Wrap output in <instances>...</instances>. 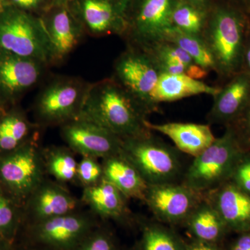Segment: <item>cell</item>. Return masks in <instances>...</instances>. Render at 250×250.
I'll use <instances>...</instances> for the list:
<instances>
[{"label": "cell", "mask_w": 250, "mask_h": 250, "mask_svg": "<svg viewBox=\"0 0 250 250\" xmlns=\"http://www.w3.org/2000/svg\"><path fill=\"white\" fill-rule=\"evenodd\" d=\"M205 195L182 182L148 185L144 202L154 217L167 224L184 223Z\"/></svg>", "instance_id": "10"}, {"label": "cell", "mask_w": 250, "mask_h": 250, "mask_svg": "<svg viewBox=\"0 0 250 250\" xmlns=\"http://www.w3.org/2000/svg\"><path fill=\"white\" fill-rule=\"evenodd\" d=\"M229 182L250 195V154L245 153L233 170Z\"/></svg>", "instance_id": "31"}, {"label": "cell", "mask_w": 250, "mask_h": 250, "mask_svg": "<svg viewBox=\"0 0 250 250\" xmlns=\"http://www.w3.org/2000/svg\"><path fill=\"white\" fill-rule=\"evenodd\" d=\"M46 155V168L57 180L70 182L77 177L78 163L70 151L65 148L54 147L49 149Z\"/></svg>", "instance_id": "27"}, {"label": "cell", "mask_w": 250, "mask_h": 250, "mask_svg": "<svg viewBox=\"0 0 250 250\" xmlns=\"http://www.w3.org/2000/svg\"><path fill=\"white\" fill-rule=\"evenodd\" d=\"M127 199L104 178L95 185L85 187L83 192V202L93 211L104 218L120 219L127 214Z\"/></svg>", "instance_id": "21"}, {"label": "cell", "mask_w": 250, "mask_h": 250, "mask_svg": "<svg viewBox=\"0 0 250 250\" xmlns=\"http://www.w3.org/2000/svg\"><path fill=\"white\" fill-rule=\"evenodd\" d=\"M29 213L41 221L73 213L77 200L64 188L42 182L27 200Z\"/></svg>", "instance_id": "17"}, {"label": "cell", "mask_w": 250, "mask_h": 250, "mask_svg": "<svg viewBox=\"0 0 250 250\" xmlns=\"http://www.w3.org/2000/svg\"><path fill=\"white\" fill-rule=\"evenodd\" d=\"M164 40L181 47L198 66L208 72H215L214 61L202 37L188 35L172 27L166 34Z\"/></svg>", "instance_id": "25"}, {"label": "cell", "mask_w": 250, "mask_h": 250, "mask_svg": "<svg viewBox=\"0 0 250 250\" xmlns=\"http://www.w3.org/2000/svg\"><path fill=\"white\" fill-rule=\"evenodd\" d=\"M241 70L246 72L247 73L250 75V35L247 41L246 47H245Z\"/></svg>", "instance_id": "36"}, {"label": "cell", "mask_w": 250, "mask_h": 250, "mask_svg": "<svg viewBox=\"0 0 250 250\" xmlns=\"http://www.w3.org/2000/svg\"><path fill=\"white\" fill-rule=\"evenodd\" d=\"M88 222L85 217L71 213L41 221L38 234L43 241L65 246L75 241L84 233Z\"/></svg>", "instance_id": "23"}, {"label": "cell", "mask_w": 250, "mask_h": 250, "mask_svg": "<svg viewBox=\"0 0 250 250\" xmlns=\"http://www.w3.org/2000/svg\"><path fill=\"white\" fill-rule=\"evenodd\" d=\"M82 250H113V246L107 237L98 236L87 243Z\"/></svg>", "instance_id": "33"}, {"label": "cell", "mask_w": 250, "mask_h": 250, "mask_svg": "<svg viewBox=\"0 0 250 250\" xmlns=\"http://www.w3.org/2000/svg\"><path fill=\"white\" fill-rule=\"evenodd\" d=\"M208 12L186 0H178L172 12V27L184 34L202 37Z\"/></svg>", "instance_id": "26"}, {"label": "cell", "mask_w": 250, "mask_h": 250, "mask_svg": "<svg viewBox=\"0 0 250 250\" xmlns=\"http://www.w3.org/2000/svg\"><path fill=\"white\" fill-rule=\"evenodd\" d=\"M41 0H26L27 9H35L39 6Z\"/></svg>", "instance_id": "38"}, {"label": "cell", "mask_w": 250, "mask_h": 250, "mask_svg": "<svg viewBox=\"0 0 250 250\" xmlns=\"http://www.w3.org/2000/svg\"><path fill=\"white\" fill-rule=\"evenodd\" d=\"M230 250H250V231L241 233L231 244Z\"/></svg>", "instance_id": "34"}, {"label": "cell", "mask_w": 250, "mask_h": 250, "mask_svg": "<svg viewBox=\"0 0 250 250\" xmlns=\"http://www.w3.org/2000/svg\"><path fill=\"white\" fill-rule=\"evenodd\" d=\"M31 140L16 150L0 156V187L22 206L43 182V164Z\"/></svg>", "instance_id": "6"}, {"label": "cell", "mask_w": 250, "mask_h": 250, "mask_svg": "<svg viewBox=\"0 0 250 250\" xmlns=\"http://www.w3.org/2000/svg\"><path fill=\"white\" fill-rule=\"evenodd\" d=\"M0 16V48L53 65V52L44 23L19 11H2Z\"/></svg>", "instance_id": "5"}, {"label": "cell", "mask_w": 250, "mask_h": 250, "mask_svg": "<svg viewBox=\"0 0 250 250\" xmlns=\"http://www.w3.org/2000/svg\"><path fill=\"white\" fill-rule=\"evenodd\" d=\"M103 178L127 198L144 201L148 184L122 152L104 159Z\"/></svg>", "instance_id": "18"}, {"label": "cell", "mask_w": 250, "mask_h": 250, "mask_svg": "<svg viewBox=\"0 0 250 250\" xmlns=\"http://www.w3.org/2000/svg\"><path fill=\"white\" fill-rule=\"evenodd\" d=\"M147 126L152 131L167 136L181 152L192 157L201 154L215 139L209 124L190 123L153 124L147 121Z\"/></svg>", "instance_id": "16"}, {"label": "cell", "mask_w": 250, "mask_h": 250, "mask_svg": "<svg viewBox=\"0 0 250 250\" xmlns=\"http://www.w3.org/2000/svg\"><path fill=\"white\" fill-rule=\"evenodd\" d=\"M1 239H3L0 237V250H4V248H3L2 244H1Z\"/></svg>", "instance_id": "41"}, {"label": "cell", "mask_w": 250, "mask_h": 250, "mask_svg": "<svg viewBox=\"0 0 250 250\" xmlns=\"http://www.w3.org/2000/svg\"><path fill=\"white\" fill-rule=\"evenodd\" d=\"M21 207L0 187V237L3 239L14 232L22 213Z\"/></svg>", "instance_id": "29"}, {"label": "cell", "mask_w": 250, "mask_h": 250, "mask_svg": "<svg viewBox=\"0 0 250 250\" xmlns=\"http://www.w3.org/2000/svg\"><path fill=\"white\" fill-rule=\"evenodd\" d=\"M54 2L57 3L59 5L63 4L64 3L66 2L68 0H54Z\"/></svg>", "instance_id": "39"}, {"label": "cell", "mask_w": 250, "mask_h": 250, "mask_svg": "<svg viewBox=\"0 0 250 250\" xmlns=\"http://www.w3.org/2000/svg\"><path fill=\"white\" fill-rule=\"evenodd\" d=\"M205 196L220 213L228 229L250 231V195L231 182H225Z\"/></svg>", "instance_id": "15"}, {"label": "cell", "mask_w": 250, "mask_h": 250, "mask_svg": "<svg viewBox=\"0 0 250 250\" xmlns=\"http://www.w3.org/2000/svg\"><path fill=\"white\" fill-rule=\"evenodd\" d=\"M225 127L223 135L194 157L184 172L181 182L195 191L205 195L229 181L246 152L231 126Z\"/></svg>", "instance_id": "3"}, {"label": "cell", "mask_w": 250, "mask_h": 250, "mask_svg": "<svg viewBox=\"0 0 250 250\" xmlns=\"http://www.w3.org/2000/svg\"><path fill=\"white\" fill-rule=\"evenodd\" d=\"M43 23L52 43L53 64L60 63L80 43L84 31L65 9L59 10Z\"/></svg>", "instance_id": "19"}, {"label": "cell", "mask_w": 250, "mask_h": 250, "mask_svg": "<svg viewBox=\"0 0 250 250\" xmlns=\"http://www.w3.org/2000/svg\"><path fill=\"white\" fill-rule=\"evenodd\" d=\"M213 98L207 114L208 124L228 126L236 121L250 103V75L241 70L228 81Z\"/></svg>", "instance_id": "13"}, {"label": "cell", "mask_w": 250, "mask_h": 250, "mask_svg": "<svg viewBox=\"0 0 250 250\" xmlns=\"http://www.w3.org/2000/svg\"><path fill=\"white\" fill-rule=\"evenodd\" d=\"M184 224L197 241L207 243L220 241L228 229L220 213L205 195Z\"/></svg>", "instance_id": "22"}, {"label": "cell", "mask_w": 250, "mask_h": 250, "mask_svg": "<svg viewBox=\"0 0 250 250\" xmlns=\"http://www.w3.org/2000/svg\"><path fill=\"white\" fill-rule=\"evenodd\" d=\"M0 1H1V2H2L3 4H4L5 0H0Z\"/></svg>", "instance_id": "42"}, {"label": "cell", "mask_w": 250, "mask_h": 250, "mask_svg": "<svg viewBox=\"0 0 250 250\" xmlns=\"http://www.w3.org/2000/svg\"><path fill=\"white\" fill-rule=\"evenodd\" d=\"M161 73L150 54L128 45L116 59L113 78L133 95L149 114L159 111L152 95Z\"/></svg>", "instance_id": "8"}, {"label": "cell", "mask_w": 250, "mask_h": 250, "mask_svg": "<svg viewBox=\"0 0 250 250\" xmlns=\"http://www.w3.org/2000/svg\"><path fill=\"white\" fill-rule=\"evenodd\" d=\"M80 115L122 140L152 131L147 126L149 113L113 77L90 83Z\"/></svg>", "instance_id": "1"}, {"label": "cell", "mask_w": 250, "mask_h": 250, "mask_svg": "<svg viewBox=\"0 0 250 250\" xmlns=\"http://www.w3.org/2000/svg\"><path fill=\"white\" fill-rule=\"evenodd\" d=\"M90 83L72 77L54 79L41 90L36 113L44 124L62 125L80 114Z\"/></svg>", "instance_id": "7"}, {"label": "cell", "mask_w": 250, "mask_h": 250, "mask_svg": "<svg viewBox=\"0 0 250 250\" xmlns=\"http://www.w3.org/2000/svg\"><path fill=\"white\" fill-rule=\"evenodd\" d=\"M220 90V87L207 84L185 74H161L153 91L152 100L154 104L159 107L161 103H171L202 94L214 97Z\"/></svg>", "instance_id": "20"}, {"label": "cell", "mask_w": 250, "mask_h": 250, "mask_svg": "<svg viewBox=\"0 0 250 250\" xmlns=\"http://www.w3.org/2000/svg\"><path fill=\"white\" fill-rule=\"evenodd\" d=\"M250 35L246 16L227 3H213L202 38L211 54L215 73L228 81L242 70L243 53Z\"/></svg>", "instance_id": "2"}, {"label": "cell", "mask_w": 250, "mask_h": 250, "mask_svg": "<svg viewBox=\"0 0 250 250\" xmlns=\"http://www.w3.org/2000/svg\"><path fill=\"white\" fill-rule=\"evenodd\" d=\"M177 1L137 0L123 37L127 45L144 49L164 41L172 28V15Z\"/></svg>", "instance_id": "9"}, {"label": "cell", "mask_w": 250, "mask_h": 250, "mask_svg": "<svg viewBox=\"0 0 250 250\" xmlns=\"http://www.w3.org/2000/svg\"><path fill=\"white\" fill-rule=\"evenodd\" d=\"M32 125L19 112L0 116V156L9 154L30 141Z\"/></svg>", "instance_id": "24"}, {"label": "cell", "mask_w": 250, "mask_h": 250, "mask_svg": "<svg viewBox=\"0 0 250 250\" xmlns=\"http://www.w3.org/2000/svg\"><path fill=\"white\" fill-rule=\"evenodd\" d=\"M46 65L0 48V90L9 98L30 89L40 81Z\"/></svg>", "instance_id": "14"}, {"label": "cell", "mask_w": 250, "mask_h": 250, "mask_svg": "<svg viewBox=\"0 0 250 250\" xmlns=\"http://www.w3.org/2000/svg\"><path fill=\"white\" fill-rule=\"evenodd\" d=\"M186 1L207 11H209L213 3L215 2L214 0H186Z\"/></svg>", "instance_id": "37"}, {"label": "cell", "mask_w": 250, "mask_h": 250, "mask_svg": "<svg viewBox=\"0 0 250 250\" xmlns=\"http://www.w3.org/2000/svg\"><path fill=\"white\" fill-rule=\"evenodd\" d=\"M143 250H186L178 238L166 228L148 225L143 232Z\"/></svg>", "instance_id": "28"}, {"label": "cell", "mask_w": 250, "mask_h": 250, "mask_svg": "<svg viewBox=\"0 0 250 250\" xmlns=\"http://www.w3.org/2000/svg\"><path fill=\"white\" fill-rule=\"evenodd\" d=\"M186 250H220L215 246V243L197 241L187 247Z\"/></svg>", "instance_id": "35"}, {"label": "cell", "mask_w": 250, "mask_h": 250, "mask_svg": "<svg viewBox=\"0 0 250 250\" xmlns=\"http://www.w3.org/2000/svg\"><path fill=\"white\" fill-rule=\"evenodd\" d=\"M130 0H81L82 27L96 37L124 36Z\"/></svg>", "instance_id": "12"}, {"label": "cell", "mask_w": 250, "mask_h": 250, "mask_svg": "<svg viewBox=\"0 0 250 250\" xmlns=\"http://www.w3.org/2000/svg\"><path fill=\"white\" fill-rule=\"evenodd\" d=\"M149 134L122 140V154L137 169L148 185L178 182L184 172L182 152Z\"/></svg>", "instance_id": "4"}, {"label": "cell", "mask_w": 250, "mask_h": 250, "mask_svg": "<svg viewBox=\"0 0 250 250\" xmlns=\"http://www.w3.org/2000/svg\"><path fill=\"white\" fill-rule=\"evenodd\" d=\"M229 125L234 130L242 147L250 154V103L241 116Z\"/></svg>", "instance_id": "32"}, {"label": "cell", "mask_w": 250, "mask_h": 250, "mask_svg": "<svg viewBox=\"0 0 250 250\" xmlns=\"http://www.w3.org/2000/svg\"><path fill=\"white\" fill-rule=\"evenodd\" d=\"M4 11V4L0 1V13Z\"/></svg>", "instance_id": "40"}, {"label": "cell", "mask_w": 250, "mask_h": 250, "mask_svg": "<svg viewBox=\"0 0 250 250\" xmlns=\"http://www.w3.org/2000/svg\"><path fill=\"white\" fill-rule=\"evenodd\" d=\"M77 177L85 187L95 185L103 179V165L95 158L83 156L78 163Z\"/></svg>", "instance_id": "30"}, {"label": "cell", "mask_w": 250, "mask_h": 250, "mask_svg": "<svg viewBox=\"0 0 250 250\" xmlns=\"http://www.w3.org/2000/svg\"><path fill=\"white\" fill-rule=\"evenodd\" d=\"M62 139L83 156L107 158L122 151V139L82 115L62 125Z\"/></svg>", "instance_id": "11"}]
</instances>
